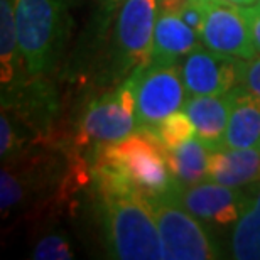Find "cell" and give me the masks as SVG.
I'll return each instance as SVG.
<instances>
[{"label": "cell", "mask_w": 260, "mask_h": 260, "mask_svg": "<svg viewBox=\"0 0 260 260\" xmlns=\"http://www.w3.org/2000/svg\"><path fill=\"white\" fill-rule=\"evenodd\" d=\"M96 196L110 257L118 260L164 258V247L152 208L139 189H98Z\"/></svg>", "instance_id": "6da1fadb"}, {"label": "cell", "mask_w": 260, "mask_h": 260, "mask_svg": "<svg viewBox=\"0 0 260 260\" xmlns=\"http://www.w3.org/2000/svg\"><path fill=\"white\" fill-rule=\"evenodd\" d=\"M76 0H14L19 44L30 76H43L58 63L71 29Z\"/></svg>", "instance_id": "7a4b0ae2"}, {"label": "cell", "mask_w": 260, "mask_h": 260, "mask_svg": "<svg viewBox=\"0 0 260 260\" xmlns=\"http://www.w3.org/2000/svg\"><path fill=\"white\" fill-rule=\"evenodd\" d=\"M93 160H102L125 176L145 198L179 189L169 166V149L152 130H135L125 139L96 145Z\"/></svg>", "instance_id": "3957f363"}, {"label": "cell", "mask_w": 260, "mask_h": 260, "mask_svg": "<svg viewBox=\"0 0 260 260\" xmlns=\"http://www.w3.org/2000/svg\"><path fill=\"white\" fill-rule=\"evenodd\" d=\"M168 260H213L221 252L201 220L181 205L178 191L147 198Z\"/></svg>", "instance_id": "277c9868"}, {"label": "cell", "mask_w": 260, "mask_h": 260, "mask_svg": "<svg viewBox=\"0 0 260 260\" xmlns=\"http://www.w3.org/2000/svg\"><path fill=\"white\" fill-rule=\"evenodd\" d=\"M135 95L139 130H152L171 113L184 108L186 85L178 64L147 63L128 76Z\"/></svg>", "instance_id": "5b68a950"}, {"label": "cell", "mask_w": 260, "mask_h": 260, "mask_svg": "<svg viewBox=\"0 0 260 260\" xmlns=\"http://www.w3.org/2000/svg\"><path fill=\"white\" fill-rule=\"evenodd\" d=\"M159 15L157 0H125L117 12L115 51L120 73H132L150 63L154 30Z\"/></svg>", "instance_id": "8992f818"}, {"label": "cell", "mask_w": 260, "mask_h": 260, "mask_svg": "<svg viewBox=\"0 0 260 260\" xmlns=\"http://www.w3.org/2000/svg\"><path fill=\"white\" fill-rule=\"evenodd\" d=\"M135 130H139L135 95L128 80L113 93L93 100L80 123L83 140H93L96 145L125 139Z\"/></svg>", "instance_id": "52a82bcc"}, {"label": "cell", "mask_w": 260, "mask_h": 260, "mask_svg": "<svg viewBox=\"0 0 260 260\" xmlns=\"http://www.w3.org/2000/svg\"><path fill=\"white\" fill-rule=\"evenodd\" d=\"M253 191L220 184L216 181H203L191 186H179L178 198L186 210L198 220L211 225H232L242 218L253 200Z\"/></svg>", "instance_id": "ba28073f"}, {"label": "cell", "mask_w": 260, "mask_h": 260, "mask_svg": "<svg viewBox=\"0 0 260 260\" xmlns=\"http://www.w3.org/2000/svg\"><path fill=\"white\" fill-rule=\"evenodd\" d=\"M200 39L208 49L240 59H252L258 53L238 5L226 0H205Z\"/></svg>", "instance_id": "9c48e42d"}, {"label": "cell", "mask_w": 260, "mask_h": 260, "mask_svg": "<svg viewBox=\"0 0 260 260\" xmlns=\"http://www.w3.org/2000/svg\"><path fill=\"white\" fill-rule=\"evenodd\" d=\"M240 58L206 51L193 49L186 56L181 66L186 90L191 95H218L226 93L238 85Z\"/></svg>", "instance_id": "30bf717a"}, {"label": "cell", "mask_w": 260, "mask_h": 260, "mask_svg": "<svg viewBox=\"0 0 260 260\" xmlns=\"http://www.w3.org/2000/svg\"><path fill=\"white\" fill-rule=\"evenodd\" d=\"M235 98V88L218 95H193L184 103V112L194 123L196 135L213 152L225 149V134Z\"/></svg>", "instance_id": "8fae6325"}, {"label": "cell", "mask_w": 260, "mask_h": 260, "mask_svg": "<svg viewBox=\"0 0 260 260\" xmlns=\"http://www.w3.org/2000/svg\"><path fill=\"white\" fill-rule=\"evenodd\" d=\"M208 179L232 188H260V147L220 149L208 160Z\"/></svg>", "instance_id": "7c38bea8"}, {"label": "cell", "mask_w": 260, "mask_h": 260, "mask_svg": "<svg viewBox=\"0 0 260 260\" xmlns=\"http://www.w3.org/2000/svg\"><path fill=\"white\" fill-rule=\"evenodd\" d=\"M200 34L173 10H159L154 30V51L150 63L178 64L191 51L200 48Z\"/></svg>", "instance_id": "4fadbf2b"}, {"label": "cell", "mask_w": 260, "mask_h": 260, "mask_svg": "<svg viewBox=\"0 0 260 260\" xmlns=\"http://www.w3.org/2000/svg\"><path fill=\"white\" fill-rule=\"evenodd\" d=\"M260 145V98L242 85L235 86V98L225 134L226 149H250Z\"/></svg>", "instance_id": "5bb4252c"}, {"label": "cell", "mask_w": 260, "mask_h": 260, "mask_svg": "<svg viewBox=\"0 0 260 260\" xmlns=\"http://www.w3.org/2000/svg\"><path fill=\"white\" fill-rule=\"evenodd\" d=\"M25 68L19 44L14 0H0V81L2 96L20 88V70Z\"/></svg>", "instance_id": "9a60e30c"}, {"label": "cell", "mask_w": 260, "mask_h": 260, "mask_svg": "<svg viewBox=\"0 0 260 260\" xmlns=\"http://www.w3.org/2000/svg\"><path fill=\"white\" fill-rule=\"evenodd\" d=\"M213 150L194 135L178 149L169 150V166L181 186H191L208 179V160Z\"/></svg>", "instance_id": "2e32d148"}, {"label": "cell", "mask_w": 260, "mask_h": 260, "mask_svg": "<svg viewBox=\"0 0 260 260\" xmlns=\"http://www.w3.org/2000/svg\"><path fill=\"white\" fill-rule=\"evenodd\" d=\"M232 252L238 260H260V188L253 194L252 205L237 221Z\"/></svg>", "instance_id": "e0dca14e"}, {"label": "cell", "mask_w": 260, "mask_h": 260, "mask_svg": "<svg viewBox=\"0 0 260 260\" xmlns=\"http://www.w3.org/2000/svg\"><path fill=\"white\" fill-rule=\"evenodd\" d=\"M152 132L157 135V139L162 142L169 150L178 149L179 145L188 142L196 135V128L189 115L183 110H178L160 120L152 128Z\"/></svg>", "instance_id": "ac0fdd59"}, {"label": "cell", "mask_w": 260, "mask_h": 260, "mask_svg": "<svg viewBox=\"0 0 260 260\" xmlns=\"http://www.w3.org/2000/svg\"><path fill=\"white\" fill-rule=\"evenodd\" d=\"M25 198V183L20 174L10 168H2L0 173V211L9 215L15 206H19Z\"/></svg>", "instance_id": "d6986e66"}, {"label": "cell", "mask_w": 260, "mask_h": 260, "mask_svg": "<svg viewBox=\"0 0 260 260\" xmlns=\"http://www.w3.org/2000/svg\"><path fill=\"white\" fill-rule=\"evenodd\" d=\"M75 253L64 233H48L36 243L32 258L36 260H71Z\"/></svg>", "instance_id": "ffe728a7"}, {"label": "cell", "mask_w": 260, "mask_h": 260, "mask_svg": "<svg viewBox=\"0 0 260 260\" xmlns=\"http://www.w3.org/2000/svg\"><path fill=\"white\" fill-rule=\"evenodd\" d=\"M238 85L247 88L260 98V58L242 59L240 63V75H238Z\"/></svg>", "instance_id": "44dd1931"}, {"label": "cell", "mask_w": 260, "mask_h": 260, "mask_svg": "<svg viewBox=\"0 0 260 260\" xmlns=\"http://www.w3.org/2000/svg\"><path fill=\"white\" fill-rule=\"evenodd\" d=\"M178 14L194 32L200 34L205 20V0H186Z\"/></svg>", "instance_id": "7402d4cb"}, {"label": "cell", "mask_w": 260, "mask_h": 260, "mask_svg": "<svg viewBox=\"0 0 260 260\" xmlns=\"http://www.w3.org/2000/svg\"><path fill=\"white\" fill-rule=\"evenodd\" d=\"M238 10H240V14L245 19L248 29H250L253 44H255L257 51L260 53V4L238 5Z\"/></svg>", "instance_id": "603a6c76"}, {"label": "cell", "mask_w": 260, "mask_h": 260, "mask_svg": "<svg viewBox=\"0 0 260 260\" xmlns=\"http://www.w3.org/2000/svg\"><path fill=\"white\" fill-rule=\"evenodd\" d=\"M125 0H98V12L102 15V25L105 27L107 20L112 17L113 12H118Z\"/></svg>", "instance_id": "cb8c5ba5"}, {"label": "cell", "mask_w": 260, "mask_h": 260, "mask_svg": "<svg viewBox=\"0 0 260 260\" xmlns=\"http://www.w3.org/2000/svg\"><path fill=\"white\" fill-rule=\"evenodd\" d=\"M184 4L186 0H157L159 10H173V12H179Z\"/></svg>", "instance_id": "d4e9b609"}, {"label": "cell", "mask_w": 260, "mask_h": 260, "mask_svg": "<svg viewBox=\"0 0 260 260\" xmlns=\"http://www.w3.org/2000/svg\"><path fill=\"white\" fill-rule=\"evenodd\" d=\"M226 2L235 4V5H252V4H255L257 0H226Z\"/></svg>", "instance_id": "484cf974"}, {"label": "cell", "mask_w": 260, "mask_h": 260, "mask_svg": "<svg viewBox=\"0 0 260 260\" xmlns=\"http://www.w3.org/2000/svg\"><path fill=\"white\" fill-rule=\"evenodd\" d=\"M258 4H260V0H258Z\"/></svg>", "instance_id": "4316f807"}]
</instances>
